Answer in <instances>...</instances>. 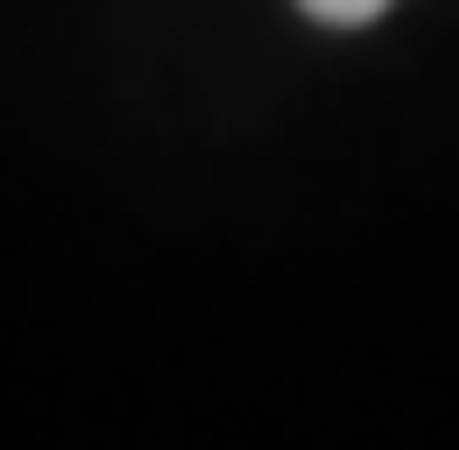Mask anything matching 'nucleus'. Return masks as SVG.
<instances>
[{"instance_id": "f257e3e1", "label": "nucleus", "mask_w": 459, "mask_h": 450, "mask_svg": "<svg viewBox=\"0 0 459 450\" xmlns=\"http://www.w3.org/2000/svg\"><path fill=\"white\" fill-rule=\"evenodd\" d=\"M313 19H331V28H359V19H377V10H395V0H303Z\"/></svg>"}]
</instances>
